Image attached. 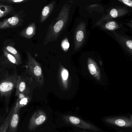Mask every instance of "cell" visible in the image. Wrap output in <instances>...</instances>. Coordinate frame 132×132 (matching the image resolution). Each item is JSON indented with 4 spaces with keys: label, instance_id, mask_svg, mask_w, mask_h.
Listing matches in <instances>:
<instances>
[{
    "label": "cell",
    "instance_id": "4",
    "mask_svg": "<svg viewBox=\"0 0 132 132\" xmlns=\"http://www.w3.org/2000/svg\"><path fill=\"white\" fill-rule=\"evenodd\" d=\"M63 120L67 123L82 129H88L95 132L100 131L99 128L89 122L82 120L80 118L72 115H65Z\"/></svg>",
    "mask_w": 132,
    "mask_h": 132
},
{
    "label": "cell",
    "instance_id": "24",
    "mask_svg": "<svg viewBox=\"0 0 132 132\" xmlns=\"http://www.w3.org/2000/svg\"><path fill=\"white\" fill-rule=\"evenodd\" d=\"M26 1L25 0H1L0 2L7 4L12 5V4H21L25 2Z\"/></svg>",
    "mask_w": 132,
    "mask_h": 132
},
{
    "label": "cell",
    "instance_id": "10",
    "mask_svg": "<svg viewBox=\"0 0 132 132\" xmlns=\"http://www.w3.org/2000/svg\"><path fill=\"white\" fill-rule=\"evenodd\" d=\"M117 42L132 57V40L126 36L114 33Z\"/></svg>",
    "mask_w": 132,
    "mask_h": 132
},
{
    "label": "cell",
    "instance_id": "12",
    "mask_svg": "<svg viewBox=\"0 0 132 132\" xmlns=\"http://www.w3.org/2000/svg\"><path fill=\"white\" fill-rule=\"evenodd\" d=\"M58 75L63 87L66 90L67 89L69 85L70 74L67 69L61 64L59 65Z\"/></svg>",
    "mask_w": 132,
    "mask_h": 132
},
{
    "label": "cell",
    "instance_id": "23",
    "mask_svg": "<svg viewBox=\"0 0 132 132\" xmlns=\"http://www.w3.org/2000/svg\"><path fill=\"white\" fill-rule=\"evenodd\" d=\"M61 47L63 51L67 52L70 47V43L67 37L63 39L61 43Z\"/></svg>",
    "mask_w": 132,
    "mask_h": 132
},
{
    "label": "cell",
    "instance_id": "27",
    "mask_svg": "<svg viewBox=\"0 0 132 132\" xmlns=\"http://www.w3.org/2000/svg\"><path fill=\"white\" fill-rule=\"evenodd\" d=\"M126 24H127V25L129 27H130V28L132 29V22H128Z\"/></svg>",
    "mask_w": 132,
    "mask_h": 132
},
{
    "label": "cell",
    "instance_id": "11",
    "mask_svg": "<svg viewBox=\"0 0 132 132\" xmlns=\"http://www.w3.org/2000/svg\"><path fill=\"white\" fill-rule=\"evenodd\" d=\"M88 68L90 74L97 80L101 81V70L95 61L91 57H88L87 61Z\"/></svg>",
    "mask_w": 132,
    "mask_h": 132
},
{
    "label": "cell",
    "instance_id": "2",
    "mask_svg": "<svg viewBox=\"0 0 132 132\" xmlns=\"http://www.w3.org/2000/svg\"><path fill=\"white\" fill-rule=\"evenodd\" d=\"M27 61L26 68L29 75L35 78L41 84L44 82V75L42 67L29 52L27 53Z\"/></svg>",
    "mask_w": 132,
    "mask_h": 132
},
{
    "label": "cell",
    "instance_id": "9",
    "mask_svg": "<svg viewBox=\"0 0 132 132\" xmlns=\"http://www.w3.org/2000/svg\"><path fill=\"white\" fill-rule=\"evenodd\" d=\"M108 124L118 127L132 128V121L130 118L124 117H109L105 119Z\"/></svg>",
    "mask_w": 132,
    "mask_h": 132
},
{
    "label": "cell",
    "instance_id": "15",
    "mask_svg": "<svg viewBox=\"0 0 132 132\" xmlns=\"http://www.w3.org/2000/svg\"><path fill=\"white\" fill-rule=\"evenodd\" d=\"M14 14H15V11L12 5L0 2V18Z\"/></svg>",
    "mask_w": 132,
    "mask_h": 132
},
{
    "label": "cell",
    "instance_id": "19",
    "mask_svg": "<svg viewBox=\"0 0 132 132\" xmlns=\"http://www.w3.org/2000/svg\"><path fill=\"white\" fill-rule=\"evenodd\" d=\"M3 51H5L8 53H10V54L14 57L19 61L21 64H22L21 55L18 51V50L14 46L10 45L5 46L3 48Z\"/></svg>",
    "mask_w": 132,
    "mask_h": 132
},
{
    "label": "cell",
    "instance_id": "21",
    "mask_svg": "<svg viewBox=\"0 0 132 132\" xmlns=\"http://www.w3.org/2000/svg\"><path fill=\"white\" fill-rule=\"evenodd\" d=\"M3 52L5 60L7 62L6 63L15 66H19L21 64L14 57L5 51H3Z\"/></svg>",
    "mask_w": 132,
    "mask_h": 132
},
{
    "label": "cell",
    "instance_id": "6",
    "mask_svg": "<svg viewBox=\"0 0 132 132\" xmlns=\"http://www.w3.org/2000/svg\"><path fill=\"white\" fill-rule=\"evenodd\" d=\"M86 34V24L84 22H81L77 26L75 31V50H78L83 45L85 41Z\"/></svg>",
    "mask_w": 132,
    "mask_h": 132
},
{
    "label": "cell",
    "instance_id": "1",
    "mask_svg": "<svg viewBox=\"0 0 132 132\" xmlns=\"http://www.w3.org/2000/svg\"><path fill=\"white\" fill-rule=\"evenodd\" d=\"M71 1L65 4L62 7L58 17L50 24L44 40V45L56 41L67 24L70 17Z\"/></svg>",
    "mask_w": 132,
    "mask_h": 132
},
{
    "label": "cell",
    "instance_id": "14",
    "mask_svg": "<svg viewBox=\"0 0 132 132\" xmlns=\"http://www.w3.org/2000/svg\"><path fill=\"white\" fill-rule=\"evenodd\" d=\"M27 89V84L24 78L21 76H19L15 95L18 97L21 95L25 94Z\"/></svg>",
    "mask_w": 132,
    "mask_h": 132
},
{
    "label": "cell",
    "instance_id": "3",
    "mask_svg": "<svg viewBox=\"0 0 132 132\" xmlns=\"http://www.w3.org/2000/svg\"><path fill=\"white\" fill-rule=\"evenodd\" d=\"M19 75L15 71L0 83V94L2 96L8 97L17 87Z\"/></svg>",
    "mask_w": 132,
    "mask_h": 132
},
{
    "label": "cell",
    "instance_id": "18",
    "mask_svg": "<svg viewBox=\"0 0 132 132\" xmlns=\"http://www.w3.org/2000/svg\"><path fill=\"white\" fill-rule=\"evenodd\" d=\"M28 97H26L25 95H19L15 103V106L13 108V111H19L21 108L25 106L28 104Z\"/></svg>",
    "mask_w": 132,
    "mask_h": 132
},
{
    "label": "cell",
    "instance_id": "22",
    "mask_svg": "<svg viewBox=\"0 0 132 132\" xmlns=\"http://www.w3.org/2000/svg\"><path fill=\"white\" fill-rule=\"evenodd\" d=\"M13 108L10 111V113L8 115L5 119L4 121L0 127V132H7L8 129L9 127V123H10V119L11 117L12 114L13 112Z\"/></svg>",
    "mask_w": 132,
    "mask_h": 132
},
{
    "label": "cell",
    "instance_id": "16",
    "mask_svg": "<svg viewBox=\"0 0 132 132\" xmlns=\"http://www.w3.org/2000/svg\"><path fill=\"white\" fill-rule=\"evenodd\" d=\"M55 2L53 1L44 7L41 13L40 20L41 23H43L45 22L51 14L55 7Z\"/></svg>",
    "mask_w": 132,
    "mask_h": 132
},
{
    "label": "cell",
    "instance_id": "8",
    "mask_svg": "<svg viewBox=\"0 0 132 132\" xmlns=\"http://www.w3.org/2000/svg\"><path fill=\"white\" fill-rule=\"evenodd\" d=\"M47 116L42 110H39L35 112L30 119L28 128L30 130L35 129L47 120Z\"/></svg>",
    "mask_w": 132,
    "mask_h": 132
},
{
    "label": "cell",
    "instance_id": "13",
    "mask_svg": "<svg viewBox=\"0 0 132 132\" xmlns=\"http://www.w3.org/2000/svg\"><path fill=\"white\" fill-rule=\"evenodd\" d=\"M36 33V25L35 22L29 24L19 33L20 36L26 39H31Z\"/></svg>",
    "mask_w": 132,
    "mask_h": 132
},
{
    "label": "cell",
    "instance_id": "28",
    "mask_svg": "<svg viewBox=\"0 0 132 132\" xmlns=\"http://www.w3.org/2000/svg\"><path fill=\"white\" fill-rule=\"evenodd\" d=\"M130 119H131V121H132V115L131 116V117H130Z\"/></svg>",
    "mask_w": 132,
    "mask_h": 132
},
{
    "label": "cell",
    "instance_id": "17",
    "mask_svg": "<svg viewBox=\"0 0 132 132\" xmlns=\"http://www.w3.org/2000/svg\"><path fill=\"white\" fill-rule=\"evenodd\" d=\"M19 122V114L18 111L13 110L11 117L10 119L9 127L11 132H15L17 129Z\"/></svg>",
    "mask_w": 132,
    "mask_h": 132
},
{
    "label": "cell",
    "instance_id": "20",
    "mask_svg": "<svg viewBox=\"0 0 132 132\" xmlns=\"http://www.w3.org/2000/svg\"><path fill=\"white\" fill-rule=\"evenodd\" d=\"M103 29L110 31H114L120 28L117 22L114 21H109L105 23H102L101 25Z\"/></svg>",
    "mask_w": 132,
    "mask_h": 132
},
{
    "label": "cell",
    "instance_id": "7",
    "mask_svg": "<svg viewBox=\"0 0 132 132\" xmlns=\"http://www.w3.org/2000/svg\"><path fill=\"white\" fill-rule=\"evenodd\" d=\"M24 22L21 12L15 13L13 16L0 22V29L14 28L22 25Z\"/></svg>",
    "mask_w": 132,
    "mask_h": 132
},
{
    "label": "cell",
    "instance_id": "26",
    "mask_svg": "<svg viewBox=\"0 0 132 132\" xmlns=\"http://www.w3.org/2000/svg\"><path fill=\"white\" fill-rule=\"evenodd\" d=\"M119 2L125 5L126 6L132 7V1L131 0H118Z\"/></svg>",
    "mask_w": 132,
    "mask_h": 132
},
{
    "label": "cell",
    "instance_id": "29",
    "mask_svg": "<svg viewBox=\"0 0 132 132\" xmlns=\"http://www.w3.org/2000/svg\"></svg>",
    "mask_w": 132,
    "mask_h": 132
},
{
    "label": "cell",
    "instance_id": "5",
    "mask_svg": "<svg viewBox=\"0 0 132 132\" xmlns=\"http://www.w3.org/2000/svg\"><path fill=\"white\" fill-rule=\"evenodd\" d=\"M129 11L127 9L123 7H116L112 9L107 14L103 15L95 23L96 26H100L105 21H111V19L118 17L124 16L128 13Z\"/></svg>",
    "mask_w": 132,
    "mask_h": 132
},
{
    "label": "cell",
    "instance_id": "25",
    "mask_svg": "<svg viewBox=\"0 0 132 132\" xmlns=\"http://www.w3.org/2000/svg\"><path fill=\"white\" fill-rule=\"evenodd\" d=\"M87 9H88V10L92 9L93 11L94 9L96 11L98 12H102L104 10L103 8L101 5L98 4L92 5H90L87 7Z\"/></svg>",
    "mask_w": 132,
    "mask_h": 132
}]
</instances>
